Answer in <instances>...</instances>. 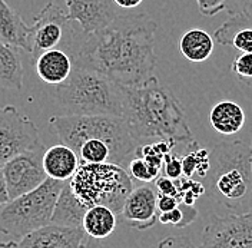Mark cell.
<instances>
[{"instance_id":"1","label":"cell","mask_w":252,"mask_h":248,"mask_svg":"<svg viewBox=\"0 0 252 248\" xmlns=\"http://www.w3.org/2000/svg\"><path fill=\"white\" fill-rule=\"evenodd\" d=\"M157 23L146 15H118L106 28L88 35L75 65L96 71L119 85H138L154 76Z\"/></svg>"},{"instance_id":"2","label":"cell","mask_w":252,"mask_h":248,"mask_svg":"<svg viewBox=\"0 0 252 248\" xmlns=\"http://www.w3.org/2000/svg\"><path fill=\"white\" fill-rule=\"evenodd\" d=\"M124 119L139 145L149 141L189 143L192 132L181 101L155 76L124 86Z\"/></svg>"},{"instance_id":"3","label":"cell","mask_w":252,"mask_h":248,"mask_svg":"<svg viewBox=\"0 0 252 248\" xmlns=\"http://www.w3.org/2000/svg\"><path fill=\"white\" fill-rule=\"evenodd\" d=\"M252 148L250 143L220 142L209 152L206 191L220 208V214L252 211Z\"/></svg>"},{"instance_id":"4","label":"cell","mask_w":252,"mask_h":248,"mask_svg":"<svg viewBox=\"0 0 252 248\" xmlns=\"http://www.w3.org/2000/svg\"><path fill=\"white\" fill-rule=\"evenodd\" d=\"M52 95L64 115L122 116L124 113L122 85L78 65L69 78L55 86Z\"/></svg>"},{"instance_id":"5","label":"cell","mask_w":252,"mask_h":248,"mask_svg":"<svg viewBox=\"0 0 252 248\" xmlns=\"http://www.w3.org/2000/svg\"><path fill=\"white\" fill-rule=\"evenodd\" d=\"M49 125L62 143L73 151L86 140H100L112 151V162L125 168L139 143L133 140L124 116L115 115H55Z\"/></svg>"},{"instance_id":"6","label":"cell","mask_w":252,"mask_h":248,"mask_svg":"<svg viewBox=\"0 0 252 248\" xmlns=\"http://www.w3.org/2000/svg\"><path fill=\"white\" fill-rule=\"evenodd\" d=\"M72 194L86 210L105 205L121 214L124 202L133 189L132 178L116 164H80L67 181Z\"/></svg>"},{"instance_id":"7","label":"cell","mask_w":252,"mask_h":248,"mask_svg":"<svg viewBox=\"0 0 252 248\" xmlns=\"http://www.w3.org/2000/svg\"><path fill=\"white\" fill-rule=\"evenodd\" d=\"M62 181L47 178L36 189L0 207V233L20 240L52 222V215L63 188Z\"/></svg>"},{"instance_id":"8","label":"cell","mask_w":252,"mask_h":248,"mask_svg":"<svg viewBox=\"0 0 252 248\" xmlns=\"http://www.w3.org/2000/svg\"><path fill=\"white\" fill-rule=\"evenodd\" d=\"M39 129L15 106L0 109V168L12 158L39 148Z\"/></svg>"},{"instance_id":"9","label":"cell","mask_w":252,"mask_h":248,"mask_svg":"<svg viewBox=\"0 0 252 248\" xmlns=\"http://www.w3.org/2000/svg\"><path fill=\"white\" fill-rule=\"evenodd\" d=\"M199 248H252V211L214 214L205 225Z\"/></svg>"},{"instance_id":"10","label":"cell","mask_w":252,"mask_h":248,"mask_svg":"<svg viewBox=\"0 0 252 248\" xmlns=\"http://www.w3.org/2000/svg\"><path fill=\"white\" fill-rule=\"evenodd\" d=\"M45 149L46 148L40 145L33 151L12 158L1 167L10 200L31 192L46 181L47 175L43 168Z\"/></svg>"},{"instance_id":"11","label":"cell","mask_w":252,"mask_h":248,"mask_svg":"<svg viewBox=\"0 0 252 248\" xmlns=\"http://www.w3.org/2000/svg\"><path fill=\"white\" fill-rule=\"evenodd\" d=\"M67 16L59 6L53 1H49L46 6L34 16L33 25L31 26V47L32 62L49 49L59 46L63 36L69 29Z\"/></svg>"},{"instance_id":"12","label":"cell","mask_w":252,"mask_h":248,"mask_svg":"<svg viewBox=\"0 0 252 248\" xmlns=\"http://www.w3.org/2000/svg\"><path fill=\"white\" fill-rule=\"evenodd\" d=\"M67 20L78 22L85 35L106 28L118 16V6L113 0H64Z\"/></svg>"},{"instance_id":"13","label":"cell","mask_w":252,"mask_h":248,"mask_svg":"<svg viewBox=\"0 0 252 248\" xmlns=\"http://www.w3.org/2000/svg\"><path fill=\"white\" fill-rule=\"evenodd\" d=\"M158 191L149 185L133 188L124 202L121 215L133 230H148L158 221Z\"/></svg>"},{"instance_id":"14","label":"cell","mask_w":252,"mask_h":248,"mask_svg":"<svg viewBox=\"0 0 252 248\" xmlns=\"http://www.w3.org/2000/svg\"><path fill=\"white\" fill-rule=\"evenodd\" d=\"M86 240L82 227L49 224L15 241V248H82Z\"/></svg>"},{"instance_id":"15","label":"cell","mask_w":252,"mask_h":248,"mask_svg":"<svg viewBox=\"0 0 252 248\" xmlns=\"http://www.w3.org/2000/svg\"><path fill=\"white\" fill-rule=\"evenodd\" d=\"M33 65L37 76L45 83L58 86L70 76L75 66V59L67 52L55 47L42 52L33 61Z\"/></svg>"},{"instance_id":"16","label":"cell","mask_w":252,"mask_h":248,"mask_svg":"<svg viewBox=\"0 0 252 248\" xmlns=\"http://www.w3.org/2000/svg\"><path fill=\"white\" fill-rule=\"evenodd\" d=\"M31 26L23 20L20 13L10 7L6 0H0V42L32 52Z\"/></svg>"},{"instance_id":"17","label":"cell","mask_w":252,"mask_h":248,"mask_svg":"<svg viewBox=\"0 0 252 248\" xmlns=\"http://www.w3.org/2000/svg\"><path fill=\"white\" fill-rule=\"evenodd\" d=\"M214 40L239 53H252V20L242 15L231 16L215 31Z\"/></svg>"},{"instance_id":"18","label":"cell","mask_w":252,"mask_h":248,"mask_svg":"<svg viewBox=\"0 0 252 248\" xmlns=\"http://www.w3.org/2000/svg\"><path fill=\"white\" fill-rule=\"evenodd\" d=\"M80 165L78 154L67 145L58 143L45 149L43 168L47 178L66 182L69 181Z\"/></svg>"},{"instance_id":"19","label":"cell","mask_w":252,"mask_h":248,"mask_svg":"<svg viewBox=\"0 0 252 248\" xmlns=\"http://www.w3.org/2000/svg\"><path fill=\"white\" fill-rule=\"evenodd\" d=\"M211 126L222 135L238 134L245 124V112L234 101H220L209 112Z\"/></svg>"},{"instance_id":"20","label":"cell","mask_w":252,"mask_h":248,"mask_svg":"<svg viewBox=\"0 0 252 248\" xmlns=\"http://www.w3.org/2000/svg\"><path fill=\"white\" fill-rule=\"evenodd\" d=\"M19 47L0 42V86L20 92L23 88V63Z\"/></svg>"},{"instance_id":"21","label":"cell","mask_w":252,"mask_h":248,"mask_svg":"<svg viewBox=\"0 0 252 248\" xmlns=\"http://www.w3.org/2000/svg\"><path fill=\"white\" fill-rule=\"evenodd\" d=\"M118 224V214L105 205L91 207L82 219V228L88 237L103 240L115 231Z\"/></svg>"},{"instance_id":"22","label":"cell","mask_w":252,"mask_h":248,"mask_svg":"<svg viewBox=\"0 0 252 248\" xmlns=\"http://www.w3.org/2000/svg\"><path fill=\"white\" fill-rule=\"evenodd\" d=\"M86 211L88 210L72 194L70 186L66 181L56 202L50 224L62 227H82V219Z\"/></svg>"},{"instance_id":"23","label":"cell","mask_w":252,"mask_h":248,"mask_svg":"<svg viewBox=\"0 0 252 248\" xmlns=\"http://www.w3.org/2000/svg\"><path fill=\"white\" fill-rule=\"evenodd\" d=\"M179 49L190 62H204L214 52V37L202 29H190L182 35Z\"/></svg>"},{"instance_id":"24","label":"cell","mask_w":252,"mask_h":248,"mask_svg":"<svg viewBox=\"0 0 252 248\" xmlns=\"http://www.w3.org/2000/svg\"><path fill=\"white\" fill-rule=\"evenodd\" d=\"M188 154L182 156L184 177L192 178L195 174L205 177L209 170V151L201 148L198 142L190 141L188 143Z\"/></svg>"},{"instance_id":"25","label":"cell","mask_w":252,"mask_h":248,"mask_svg":"<svg viewBox=\"0 0 252 248\" xmlns=\"http://www.w3.org/2000/svg\"><path fill=\"white\" fill-rule=\"evenodd\" d=\"M199 215L198 208H195L193 205H187L184 202H181L176 208H173L168 213H159L158 214V221L162 224H168V225H175L178 228H184L189 224H192Z\"/></svg>"},{"instance_id":"26","label":"cell","mask_w":252,"mask_h":248,"mask_svg":"<svg viewBox=\"0 0 252 248\" xmlns=\"http://www.w3.org/2000/svg\"><path fill=\"white\" fill-rule=\"evenodd\" d=\"M127 174L141 182L151 184L157 181V178L160 175V171L152 168L141 156H135L127 162Z\"/></svg>"},{"instance_id":"27","label":"cell","mask_w":252,"mask_h":248,"mask_svg":"<svg viewBox=\"0 0 252 248\" xmlns=\"http://www.w3.org/2000/svg\"><path fill=\"white\" fill-rule=\"evenodd\" d=\"M231 72L241 82L252 86V53H239L231 65Z\"/></svg>"},{"instance_id":"28","label":"cell","mask_w":252,"mask_h":248,"mask_svg":"<svg viewBox=\"0 0 252 248\" xmlns=\"http://www.w3.org/2000/svg\"><path fill=\"white\" fill-rule=\"evenodd\" d=\"M163 175L171 178V179H179L184 172H182V158L173 154H166L163 158Z\"/></svg>"},{"instance_id":"29","label":"cell","mask_w":252,"mask_h":248,"mask_svg":"<svg viewBox=\"0 0 252 248\" xmlns=\"http://www.w3.org/2000/svg\"><path fill=\"white\" fill-rule=\"evenodd\" d=\"M223 10L231 16L242 15L252 17V0H226Z\"/></svg>"},{"instance_id":"30","label":"cell","mask_w":252,"mask_h":248,"mask_svg":"<svg viewBox=\"0 0 252 248\" xmlns=\"http://www.w3.org/2000/svg\"><path fill=\"white\" fill-rule=\"evenodd\" d=\"M225 1L226 0H196L201 15L206 17L218 15L220 10H223Z\"/></svg>"},{"instance_id":"31","label":"cell","mask_w":252,"mask_h":248,"mask_svg":"<svg viewBox=\"0 0 252 248\" xmlns=\"http://www.w3.org/2000/svg\"><path fill=\"white\" fill-rule=\"evenodd\" d=\"M155 188H157L158 194L171 195V197H176L178 198V186H176L175 179H171V178H168L165 175H159L157 178V181H155Z\"/></svg>"},{"instance_id":"32","label":"cell","mask_w":252,"mask_h":248,"mask_svg":"<svg viewBox=\"0 0 252 248\" xmlns=\"http://www.w3.org/2000/svg\"><path fill=\"white\" fill-rule=\"evenodd\" d=\"M157 248H199L187 237H168L163 238Z\"/></svg>"},{"instance_id":"33","label":"cell","mask_w":252,"mask_h":248,"mask_svg":"<svg viewBox=\"0 0 252 248\" xmlns=\"http://www.w3.org/2000/svg\"><path fill=\"white\" fill-rule=\"evenodd\" d=\"M181 204V201L176 197H171V195H162L158 194L157 207H158V214L159 213H168L173 208H176Z\"/></svg>"},{"instance_id":"34","label":"cell","mask_w":252,"mask_h":248,"mask_svg":"<svg viewBox=\"0 0 252 248\" xmlns=\"http://www.w3.org/2000/svg\"><path fill=\"white\" fill-rule=\"evenodd\" d=\"M9 201H10V197H9V192H7V186H6V182H4L3 172H1V168H0V207Z\"/></svg>"},{"instance_id":"35","label":"cell","mask_w":252,"mask_h":248,"mask_svg":"<svg viewBox=\"0 0 252 248\" xmlns=\"http://www.w3.org/2000/svg\"><path fill=\"white\" fill-rule=\"evenodd\" d=\"M143 0H113V3L118 6V7H122V9H133L136 6H139Z\"/></svg>"},{"instance_id":"36","label":"cell","mask_w":252,"mask_h":248,"mask_svg":"<svg viewBox=\"0 0 252 248\" xmlns=\"http://www.w3.org/2000/svg\"><path fill=\"white\" fill-rule=\"evenodd\" d=\"M82 248H103V246H102L100 240H96V238H91V237H88V240H86L85 246H83Z\"/></svg>"},{"instance_id":"37","label":"cell","mask_w":252,"mask_h":248,"mask_svg":"<svg viewBox=\"0 0 252 248\" xmlns=\"http://www.w3.org/2000/svg\"><path fill=\"white\" fill-rule=\"evenodd\" d=\"M0 248H15V241H9V243H0Z\"/></svg>"},{"instance_id":"38","label":"cell","mask_w":252,"mask_h":248,"mask_svg":"<svg viewBox=\"0 0 252 248\" xmlns=\"http://www.w3.org/2000/svg\"><path fill=\"white\" fill-rule=\"evenodd\" d=\"M251 148H252V142H251ZM251 171H252V156H251Z\"/></svg>"},{"instance_id":"39","label":"cell","mask_w":252,"mask_h":248,"mask_svg":"<svg viewBox=\"0 0 252 248\" xmlns=\"http://www.w3.org/2000/svg\"><path fill=\"white\" fill-rule=\"evenodd\" d=\"M250 19H251V20H252V17H250Z\"/></svg>"}]
</instances>
